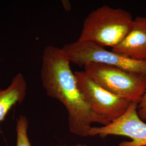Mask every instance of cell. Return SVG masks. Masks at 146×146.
I'll return each mask as SVG.
<instances>
[{"instance_id": "1", "label": "cell", "mask_w": 146, "mask_h": 146, "mask_svg": "<svg viewBox=\"0 0 146 146\" xmlns=\"http://www.w3.org/2000/svg\"><path fill=\"white\" fill-rule=\"evenodd\" d=\"M70 64L61 48L46 47L41 69L42 86L48 96L58 100L66 108L70 131L80 136H90L92 124L101 122L79 88Z\"/></svg>"}, {"instance_id": "2", "label": "cell", "mask_w": 146, "mask_h": 146, "mask_svg": "<svg viewBox=\"0 0 146 146\" xmlns=\"http://www.w3.org/2000/svg\"><path fill=\"white\" fill-rule=\"evenodd\" d=\"M133 21L128 11L102 5L91 11L85 19L78 40L112 49L130 31Z\"/></svg>"}, {"instance_id": "3", "label": "cell", "mask_w": 146, "mask_h": 146, "mask_svg": "<svg viewBox=\"0 0 146 146\" xmlns=\"http://www.w3.org/2000/svg\"><path fill=\"white\" fill-rule=\"evenodd\" d=\"M84 68L100 86L131 103L138 104L146 92L143 75L101 63H88Z\"/></svg>"}, {"instance_id": "4", "label": "cell", "mask_w": 146, "mask_h": 146, "mask_svg": "<svg viewBox=\"0 0 146 146\" xmlns=\"http://www.w3.org/2000/svg\"><path fill=\"white\" fill-rule=\"evenodd\" d=\"M63 54L70 63L84 66L88 63H104L122 68L146 77V60L139 61L127 58L94 42L80 41L66 44L61 48Z\"/></svg>"}, {"instance_id": "5", "label": "cell", "mask_w": 146, "mask_h": 146, "mask_svg": "<svg viewBox=\"0 0 146 146\" xmlns=\"http://www.w3.org/2000/svg\"><path fill=\"white\" fill-rule=\"evenodd\" d=\"M78 87L101 124L107 125L123 115L131 102L103 88L84 71L74 72Z\"/></svg>"}, {"instance_id": "6", "label": "cell", "mask_w": 146, "mask_h": 146, "mask_svg": "<svg viewBox=\"0 0 146 146\" xmlns=\"http://www.w3.org/2000/svg\"><path fill=\"white\" fill-rule=\"evenodd\" d=\"M137 105L131 103L123 115L107 125L92 127L90 136H124L131 141L122 142L119 146H146V123L139 116Z\"/></svg>"}, {"instance_id": "7", "label": "cell", "mask_w": 146, "mask_h": 146, "mask_svg": "<svg viewBox=\"0 0 146 146\" xmlns=\"http://www.w3.org/2000/svg\"><path fill=\"white\" fill-rule=\"evenodd\" d=\"M111 50L133 60H146V16L134 19L130 31Z\"/></svg>"}, {"instance_id": "8", "label": "cell", "mask_w": 146, "mask_h": 146, "mask_svg": "<svg viewBox=\"0 0 146 146\" xmlns=\"http://www.w3.org/2000/svg\"><path fill=\"white\" fill-rule=\"evenodd\" d=\"M27 84L23 75L17 73L11 80L10 84L0 89V123L5 119L11 109L25 99Z\"/></svg>"}, {"instance_id": "9", "label": "cell", "mask_w": 146, "mask_h": 146, "mask_svg": "<svg viewBox=\"0 0 146 146\" xmlns=\"http://www.w3.org/2000/svg\"><path fill=\"white\" fill-rule=\"evenodd\" d=\"M29 122L26 116L20 115L17 120L16 125V146H31L28 135Z\"/></svg>"}, {"instance_id": "10", "label": "cell", "mask_w": 146, "mask_h": 146, "mask_svg": "<svg viewBox=\"0 0 146 146\" xmlns=\"http://www.w3.org/2000/svg\"><path fill=\"white\" fill-rule=\"evenodd\" d=\"M137 113L142 120H146V91L137 105Z\"/></svg>"}, {"instance_id": "11", "label": "cell", "mask_w": 146, "mask_h": 146, "mask_svg": "<svg viewBox=\"0 0 146 146\" xmlns=\"http://www.w3.org/2000/svg\"><path fill=\"white\" fill-rule=\"evenodd\" d=\"M63 5L66 11H70L71 9V5L69 1H62Z\"/></svg>"}, {"instance_id": "12", "label": "cell", "mask_w": 146, "mask_h": 146, "mask_svg": "<svg viewBox=\"0 0 146 146\" xmlns=\"http://www.w3.org/2000/svg\"><path fill=\"white\" fill-rule=\"evenodd\" d=\"M86 146V145H74V146Z\"/></svg>"}]
</instances>
